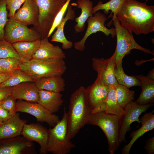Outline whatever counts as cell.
I'll return each mask as SVG.
<instances>
[{
	"mask_svg": "<svg viewBox=\"0 0 154 154\" xmlns=\"http://www.w3.org/2000/svg\"><path fill=\"white\" fill-rule=\"evenodd\" d=\"M12 117L7 110L0 106V120L1 121L5 122Z\"/></svg>",
	"mask_w": 154,
	"mask_h": 154,
	"instance_id": "obj_39",
	"label": "cell"
},
{
	"mask_svg": "<svg viewBox=\"0 0 154 154\" xmlns=\"http://www.w3.org/2000/svg\"><path fill=\"white\" fill-rule=\"evenodd\" d=\"M6 0H0V40L4 39V29L9 20Z\"/></svg>",
	"mask_w": 154,
	"mask_h": 154,
	"instance_id": "obj_34",
	"label": "cell"
},
{
	"mask_svg": "<svg viewBox=\"0 0 154 154\" xmlns=\"http://www.w3.org/2000/svg\"><path fill=\"white\" fill-rule=\"evenodd\" d=\"M48 129V152L53 154H67L75 145L68 136L66 112L64 108L61 120Z\"/></svg>",
	"mask_w": 154,
	"mask_h": 154,
	"instance_id": "obj_5",
	"label": "cell"
},
{
	"mask_svg": "<svg viewBox=\"0 0 154 154\" xmlns=\"http://www.w3.org/2000/svg\"><path fill=\"white\" fill-rule=\"evenodd\" d=\"M144 149L147 154L154 153V137L147 139L146 141Z\"/></svg>",
	"mask_w": 154,
	"mask_h": 154,
	"instance_id": "obj_38",
	"label": "cell"
},
{
	"mask_svg": "<svg viewBox=\"0 0 154 154\" xmlns=\"http://www.w3.org/2000/svg\"><path fill=\"white\" fill-rule=\"evenodd\" d=\"M136 0H125L117 15L121 24L136 35L154 31V6Z\"/></svg>",
	"mask_w": 154,
	"mask_h": 154,
	"instance_id": "obj_1",
	"label": "cell"
},
{
	"mask_svg": "<svg viewBox=\"0 0 154 154\" xmlns=\"http://www.w3.org/2000/svg\"><path fill=\"white\" fill-rule=\"evenodd\" d=\"M0 154H35V148L32 141L23 136L1 139Z\"/></svg>",
	"mask_w": 154,
	"mask_h": 154,
	"instance_id": "obj_13",
	"label": "cell"
},
{
	"mask_svg": "<svg viewBox=\"0 0 154 154\" xmlns=\"http://www.w3.org/2000/svg\"><path fill=\"white\" fill-rule=\"evenodd\" d=\"M153 105V104L141 105L132 102L126 106L124 108V114L120 119L119 137L120 144L125 142L126 135L130 130L131 124L135 121L138 122L139 124L140 123L139 119L140 115Z\"/></svg>",
	"mask_w": 154,
	"mask_h": 154,
	"instance_id": "obj_12",
	"label": "cell"
},
{
	"mask_svg": "<svg viewBox=\"0 0 154 154\" xmlns=\"http://www.w3.org/2000/svg\"><path fill=\"white\" fill-rule=\"evenodd\" d=\"M19 68L30 76L35 82L43 77L62 76L66 70V66L64 59L32 58L27 62H21Z\"/></svg>",
	"mask_w": 154,
	"mask_h": 154,
	"instance_id": "obj_4",
	"label": "cell"
},
{
	"mask_svg": "<svg viewBox=\"0 0 154 154\" xmlns=\"http://www.w3.org/2000/svg\"><path fill=\"white\" fill-rule=\"evenodd\" d=\"M16 100L10 95L0 102V106L7 110L13 116L17 112Z\"/></svg>",
	"mask_w": 154,
	"mask_h": 154,
	"instance_id": "obj_35",
	"label": "cell"
},
{
	"mask_svg": "<svg viewBox=\"0 0 154 154\" xmlns=\"http://www.w3.org/2000/svg\"><path fill=\"white\" fill-rule=\"evenodd\" d=\"M93 69L106 85L116 87L118 84L114 74L116 66L115 54L109 58H93L92 59Z\"/></svg>",
	"mask_w": 154,
	"mask_h": 154,
	"instance_id": "obj_14",
	"label": "cell"
},
{
	"mask_svg": "<svg viewBox=\"0 0 154 154\" xmlns=\"http://www.w3.org/2000/svg\"><path fill=\"white\" fill-rule=\"evenodd\" d=\"M35 82L39 90L57 92H60L65 90V80L61 75L43 77Z\"/></svg>",
	"mask_w": 154,
	"mask_h": 154,
	"instance_id": "obj_25",
	"label": "cell"
},
{
	"mask_svg": "<svg viewBox=\"0 0 154 154\" xmlns=\"http://www.w3.org/2000/svg\"><path fill=\"white\" fill-rule=\"evenodd\" d=\"M112 22L115 27L117 37L116 47L114 53L116 66L122 63L125 56L130 53L133 49L138 50L154 55L153 52L142 47L136 42L132 33L122 25L117 17L113 20Z\"/></svg>",
	"mask_w": 154,
	"mask_h": 154,
	"instance_id": "obj_6",
	"label": "cell"
},
{
	"mask_svg": "<svg viewBox=\"0 0 154 154\" xmlns=\"http://www.w3.org/2000/svg\"><path fill=\"white\" fill-rule=\"evenodd\" d=\"M34 0L38 6L39 16L38 25L33 28L41 39L47 37L56 16L67 0Z\"/></svg>",
	"mask_w": 154,
	"mask_h": 154,
	"instance_id": "obj_7",
	"label": "cell"
},
{
	"mask_svg": "<svg viewBox=\"0 0 154 154\" xmlns=\"http://www.w3.org/2000/svg\"><path fill=\"white\" fill-rule=\"evenodd\" d=\"M75 13V11L72 8V5L69 4L67 8L66 16L57 26L56 31L51 37V41L62 43V48L63 49H69L73 46V42L68 40L65 37L64 29V25L68 21L74 19Z\"/></svg>",
	"mask_w": 154,
	"mask_h": 154,
	"instance_id": "obj_22",
	"label": "cell"
},
{
	"mask_svg": "<svg viewBox=\"0 0 154 154\" xmlns=\"http://www.w3.org/2000/svg\"><path fill=\"white\" fill-rule=\"evenodd\" d=\"M48 38H41L39 46L33 55L32 58L43 60L64 59L65 53L58 46H54L50 43Z\"/></svg>",
	"mask_w": 154,
	"mask_h": 154,
	"instance_id": "obj_18",
	"label": "cell"
},
{
	"mask_svg": "<svg viewBox=\"0 0 154 154\" xmlns=\"http://www.w3.org/2000/svg\"><path fill=\"white\" fill-rule=\"evenodd\" d=\"M12 74H0V84L12 76Z\"/></svg>",
	"mask_w": 154,
	"mask_h": 154,
	"instance_id": "obj_41",
	"label": "cell"
},
{
	"mask_svg": "<svg viewBox=\"0 0 154 154\" xmlns=\"http://www.w3.org/2000/svg\"><path fill=\"white\" fill-rule=\"evenodd\" d=\"M27 121L21 119L18 113L0 126V139L18 136L21 135Z\"/></svg>",
	"mask_w": 154,
	"mask_h": 154,
	"instance_id": "obj_19",
	"label": "cell"
},
{
	"mask_svg": "<svg viewBox=\"0 0 154 154\" xmlns=\"http://www.w3.org/2000/svg\"><path fill=\"white\" fill-rule=\"evenodd\" d=\"M146 1H149V0H145Z\"/></svg>",
	"mask_w": 154,
	"mask_h": 154,
	"instance_id": "obj_45",
	"label": "cell"
},
{
	"mask_svg": "<svg viewBox=\"0 0 154 154\" xmlns=\"http://www.w3.org/2000/svg\"><path fill=\"white\" fill-rule=\"evenodd\" d=\"M141 80V91L137 99L135 102L141 105L152 104L154 102V80L142 75L134 76Z\"/></svg>",
	"mask_w": 154,
	"mask_h": 154,
	"instance_id": "obj_24",
	"label": "cell"
},
{
	"mask_svg": "<svg viewBox=\"0 0 154 154\" xmlns=\"http://www.w3.org/2000/svg\"><path fill=\"white\" fill-rule=\"evenodd\" d=\"M154 111L145 113L140 119L141 124L138 129L131 132L130 137L131 138L129 143L125 145L121 149L123 154H129L131 147L135 142L146 132L152 130L154 128Z\"/></svg>",
	"mask_w": 154,
	"mask_h": 154,
	"instance_id": "obj_20",
	"label": "cell"
},
{
	"mask_svg": "<svg viewBox=\"0 0 154 154\" xmlns=\"http://www.w3.org/2000/svg\"><path fill=\"white\" fill-rule=\"evenodd\" d=\"M39 91L35 82H23L13 87L10 95L16 100L38 103Z\"/></svg>",
	"mask_w": 154,
	"mask_h": 154,
	"instance_id": "obj_17",
	"label": "cell"
},
{
	"mask_svg": "<svg viewBox=\"0 0 154 154\" xmlns=\"http://www.w3.org/2000/svg\"><path fill=\"white\" fill-rule=\"evenodd\" d=\"M21 135L28 139L35 141L39 144L40 154L47 153L48 131L46 127L38 123H26L24 126Z\"/></svg>",
	"mask_w": 154,
	"mask_h": 154,
	"instance_id": "obj_15",
	"label": "cell"
},
{
	"mask_svg": "<svg viewBox=\"0 0 154 154\" xmlns=\"http://www.w3.org/2000/svg\"><path fill=\"white\" fill-rule=\"evenodd\" d=\"M121 117L101 112L91 114L87 123L98 126L104 132L108 140V150L110 154H114L120 144L119 137Z\"/></svg>",
	"mask_w": 154,
	"mask_h": 154,
	"instance_id": "obj_3",
	"label": "cell"
},
{
	"mask_svg": "<svg viewBox=\"0 0 154 154\" xmlns=\"http://www.w3.org/2000/svg\"><path fill=\"white\" fill-rule=\"evenodd\" d=\"M3 123V122L0 120V126Z\"/></svg>",
	"mask_w": 154,
	"mask_h": 154,
	"instance_id": "obj_44",
	"label": "cell"
},
{
	"mask_svg": "<svg viewBox=\"0 0 154 154\" xmlns=\"http://www.w3.org/2000/svg\"><path fill=\"white\" fill-rule=\"evenodd\" d=\"M114 74L118 84L125 86L128 88L135 86H141V80L134 76H129L125 74L123 68L122 63L115 66Z\"/></svg>",
	"mask_w": 154,
	"mask_h": 154,
	"instance_id": "obj_29",
	"label": "cell"
},
{
	"mask_svg": "<svg viewBox=\"0 0 154 154\" xmlns=\"http://www.w3.org/2000/svg\"><path fill=\"white\" fill-rule=\"evenodd\" d=\"M106 112L121 117L124 109L119 104L116 97L115 87H111L105 101Z\"/></svg>",
	"mask_w": 154,
	"mask_h": 154,
	"instance_id": "obj_28",
	"label": "cell"
},
{
	"mask_svg": "<svg viewBox=\"0 0 154 154\" xmlns=\"http://www.w3.org/2000/svg\"><path fill=\"white\" fill-rule=\"evenodd\" d=\"M125 0H110L108 2L103 3L101 1H99L97 5L93 7L92 13L93 14L100 10H103L105 14H108L109 11H111V14L113 13L112 20L107 25L110 27L112 21L115 18L117 17V14Z\"/></svg>",
	"mask_w": 154,
	"mask_h": 154,
	"instance_id": "obj_27",
	"label": "cell"
},
{
	"mask_svg": "<svg viewBox=\"0 0 154 154\" xmlns=\"http://www.w3.org/2000/svg\"><path fill=\"white\" fill-rule=\"evenodd\" d=\"M41 39L33 41H19L12 44L21 62H27L32 59L33 55L39 46Z\"/></svg>",
	"mask_w": 154,
	"mask_h": 154,
	"instance_id": "obj_23",
	"label": "cell"
},
{
	"mask_svg": "<svg viewBox=\"0 0 154 154\" xmlns=\"http://www.w3.org/2000/svg\"><path fill=\"white\" fill-rule=\"evenodd\" d=\"M13 87L0 88V102L7 96L11 94Z\"/></svg>",
	"mask_w": 154,
	"mask_h": 154,
	"instance_id": "obj_40",
	"label": "cell"
},
{
	"mask_svg": "<svg viewBox=\"0 0 154 154\" xmlns=\"http://www.w3.org/2000/svg\"><path fill=\"white\" fill-rule=\"evenodd\" d=\"M16 108L17 112L29 114L35 117L38 121L46 123L51 127L54 126L60 120L57 116L51 113L37 102L18 100Z\"/></svg>",
	"mask_w": 154,
	"mask_h": 154,
	"instance_id": "obj_11",
	"label": "cell"
},
{
	"mask_svg": "<svg viewBox=\"0 0 154 154\" xmlns=\"http://www.w3.org/2000/svg\"><path fill=\"white\" fill-rule=\"evenodd\" d=\"M26 0H6L7 8L9 11L8 16L9 19L13 17L16 11L20 8Z\"/></svg>",
	"mask_w": 154,
	"mask_h": 154,
	"instance_id": "obj_36",
	"label": "cell"
},
{
	"mask_svg": "<svg viewBox=\"0 0 154 154\" xmlns=\"http://www.w3.org/2000/svg\"><path fill=\"white\" fill-rule=\"evenodd\" d=\"M20 59L13 57L0 58V67L3 74H10L19 68Z\"/></svg>",
	"mask_w": 154,
	"mask_h": 154,
	"instance_id": "obj_32",
	"label": "cell"
},
{
	"mask_svg": "<svg viewBox=\"0 0 154 154\" xmlns=\"http://www.w3.org/2000/svg\"><path fill=\"white\" fill-rule=\"evenodd\" d=\"M146 76L150 79L154 80V68L149 72L147 75Z\"/></svg>",
	"mask_w": 154,
	"mask_h": 154,
	"instance_id": "obj_42",
	"label": "cell"
},
{
	"mask_svg": "<svg viewBox=\"0 0 154 154\" xmlns=\"http://www.w3.org/2000/svg\"><path fill=\"white\" fill-rule=\"evenodd\" d=\"M13 57L20 59L12 44L4 39L0 40V58Z\"/></svg>",
	"mask_w": 154,
	"mask_h": 154,
	"instance_id": "obj_33",
	"label": "cell"
},
{
	"mask_svg": "<svg viewBox=\"0 0 154 154\" xmlns=\"http://www.w3.org/2000/svg\"><path fill=\"white\" fill-rule=\"evenodd\" d=\"M111 87L97 76L94 82L86 88L88 105L91 114L105 112V101Z\"/></svg>",
	"mask_w": 154,
	"mask_h": 154,
	"instance_id": "obj_9",
	"label": "cell"
},
{
	"mask_svg": "<svg viewBox=\"0 0 154 154\" xmlns=\"http://www.w3.org/2000/svg\"><path fill=\"white\" fill-rule=\"evenodd\" d=\"M38 103L50 113L54 114L60 109L63 103L62 95L60 92L39 90Z\"/></svg>",
	"mask_w": 154,
	"mask_h": 154,
	"instance_id": "obj_21",
	"label": "cell"
},
{
	"mask_svg": "<svg viewBox=\"0 0 154 154\" xmlns=\"http://www.w3.org/2000/svg\"><path fill=\"white\" fill-rule=\"evenodd\" d=\"M89 17L86 21L88 26L82 38L79 41L74 43V48L77 50L82 51L85 48V43L88 38L91 34L100 31L107 36L111 35L112 38L116 35L115 28L108 29L105 26L107 18L105 14L97 11Z\"/></svg>",
	"mask_w": 154,
	"mask_h": 154,
	"instance_id": "obj_10",
	"label": "cell"
},
{
	"mask_svg": "<svg viewBox=\"0 0 154 154\" xmlns=\"http://www.w3.org/2000/svg\"><path fill=\"white\" fill-rule=\"evenodd\" d=\"M39 16L36 2L34 0H26L11 19L27 26L33 25L35 28L38 25Z\"/></svg>",
	"mask_w": 154,
	"mask_h": 154,
	"instance_id": "obj_16",
	"label": "cell"
},
{
	"mask_svg": "<svg viewBox=\"0 0 154 154\" xmlns=\"http://www.w3.org/2000/svg\"><path fill=\"white\" fill-rule=\"evenodd\" d=\"M66 115L68 136L71 139L87 124L91 115L84 87L81 86L71 94Z\"/></svg>",
	"mask_w": 154,
	"mask_h": 154,
	"instance_id": "obj_2",
	"label": "cell"
},
{
	"mask_svg": "<svg viewBox=\"0 0 154 154\" xmlns=\"http://www.w3.org/2000/svg\"><path fill=\"white\" fill-rule=\"evenodd\" d=\"M116 97L119 104L124 109L129 103L133 101L135 92L123 85L118 84L115 87Z\"/></svg>",
	"mask_w": 154,
	"mask_h": 154,
	"instance_id": "obj_31",
	"label": "cell"
},
{
	"mask_svg": "<svg viewBox=\"0 0 154 154\" xmlns=\"http://www.w3.org/2000/svg\"><path fill=\"white\" fill-rule=\"evenodd\" d=\"M76 4L78 7L81 9L80 15L75 18L76 24L74 27L75 33L83 32L85 28V23L88 18L93 15L92 10L93 3L90 0H77Z\"/></svg>",
	"mask_w": 154,
	"mask_h": 154,
	"instance_id": "obj_26",
	"label": "cell"
},
{
	"mask_svg": "<svg viewBox=\"0 0 154 154\" xmlns=\"http://www.w3.org/2000/svg\"><path fill=\"white\" fill-rule=\"evenodd\" d=\"M3 74V73H2L1 70V68L0 67V74Z\"/></svg>",
	"mask_w": 154,
	"mask_h": 154,
	"instance_id": "obj_43",
	"label": "cell"
},
{
	"mask_svg": "<svg viewBox=\"0 0 154 154\" xmlns=\"http://www.w3.org/2000/svg\"><path fill=\"white\" fill-rule=\"evenodd\" d=\"M71 0H67L65 5L57 14L48 35L47 37L48 38L51 35L52 33L59 25L64 18V16L66 11H67L68 6Z\"/></svg>",
	"mask_w": 154,
	"mask_h": 154,
	"instance_id": "obj_37",
	"label": "cell"
},
{
	"mask_svg": "<svg viewBox=\"0 0 154 154\" xmlns=\"http://www.w3.org/2000/svg\"><path fill=\"white\" fill-rule=\"evenodd\" d=\"M41 39L39 33L33 28L9 19L4 29V39L11 44L21 41H33Z\"/></svg>",
	"mask_w": 154,
	"mask_h": 154,
	"instance_id": "obj_8",
	"label": "cell"
},
{
	"mask_svg": "<svg viewBox=\"0 0 154 154\" xmlns=\"http://www.w3.org/2000/svg\"><path fill=\"white\" fill-rule=\"evenodd\" d=\"M25 82L34 81L30 76L20 68H18L13 73L9 78L0 84V88L13 87Z\"/></svg>",
	"mask_w": 154,
	"mask_h": 154,
	"instance_id": "obj_30",
	"label": "cell"
}]
</instances>
